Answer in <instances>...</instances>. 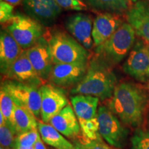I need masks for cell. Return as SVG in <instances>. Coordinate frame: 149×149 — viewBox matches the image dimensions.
Returning <instances> with one entry per match:
<instances>
[{
	"mask_svg": "<svg viewBox=\"0 0 149 149\" xmlns=\"http://www.w3.org/2000/svg\"><path fill=\"white\" fill-rule=\"evenodd\" d=\"M70 102L81 129L89 123L98 122V97L85 95H74L70 97Z\"/></svg>",
	"mask_w": 149,
	"mask_h": 149,
	"instance_id": "5bb4252c",
	"label": "cell"
},
{
	"mask_svg": "<svg viewBox=\"0 0 149 149\" xmlns=\"http://www.w3.org/2000/svg\"><path fill=\"white\" fill-rule=\"evenodd\" d=\"M37 128L42 140L49 146L56 149H74L75 148L72 143L64 138L62 134L50 124L38 122Z\"/></svg>",
	"mask_w": 149,
	"mask_h": 149,
	"instance_id": "44dd1931",
	"label": "cell"
},
{
	"mask_svg": "<svg viewBox=\"0 0 149 149\" xmlns=\"http://www.w3.org/2000/svg\"><path fill=\"white\" fill-rule=\"evenodd\" d=\"M0 149H6V148H3V147H1V148H0Z\"/></svg>",
	"mask_w": 149,
	"mask_h": 149,
	"instance_id": "d590c367",
	"label": "cell"
},
{
	"mask_svg": "<svg viewBox=\"0 0 149 149\" xmlns=\"http://www.w3.org/2000/svg\"><path fill=\"white\" fill-rule=\"evenodd\" d=\"M4 26L23 50L33 46L44 34L42 24L29 15L18 13L4 24Z\"/></svg>",
	"mask_w": 149,
	"mask_h": 149,
	"instance_id": "5b68a950",
	"label": "cell"
},
{
	"mask_svg": "<svg viewBox=\"0 0 149 149\" xmlns=\"http://www.w3.org/2000/svg\"><path fill=\"white\" fill-rule=\"evenodd\" d=\"M23 48L5 29L0 35V70L1 73L6 75L11 66L19 57Z\"/></svg>",
	"mask_w": 149,
	"mask_h": 149,
	"instance_id": "ac0fdd59",
	"label": "cell"
},
{
	"mask_svg": "<svg viewBox=\"0 0 149 149\" xmlns=\"http://www.w3.org/2000/svg\"><path fill=\"white\" fill-rule=\"evenodd\" d=\"M99 133L110 146L115 148H123L126 146L128 130L120 119L109 109L101 106L97 111Z\"/></svg>",
	"mask_w": 149,
	"mask_h": 149,
	"instance_id": "52a82bcc",
	"label": "cell"
},
{
	"mask_svg": "<svg viewBox=\"0 0 149 149\" xmlns=\"http://www.w3.org/2000/svg\"><path fill=\"white\" fill-rule=\"evenodd\" d=\"M88 66V63L54 64L49 80L53 85L59 88L74 87L84 77Z\"/></svg>",
	"mask_w": 149,
	"mask_h": 149,
	"instance_id": "30bf717a",
	"label": "cell"
},
{
	"mask_svg": "<svg viewBox=\"0 0 149 149\" xmlns=\"http://www.w3.org/2000/svg\"><path fill=\"white\" fill-rule=\"evenodd\" d=\"M22 4L27 15L42 25L53 24L62 9L55 0H24Z\"/></svg>",
	"mask_w": 149,
	"mask_h": 149,
	"instance_id": "7c38bea8",
	"label": "cell"
},
{
	"mask_svg": "<svg viewBox=\"0 0 149 149\" xmlns=\"http://www.w3.org/2000/svg\"><path fill=\"white\" fill-rule=\"evenodd\" d=\"M15 103L7 92L1 88L0 91V113L6 121H10Z\"/></svg>",
	"mask_w": 149,
	"mask_h": 149,
	"instance_id": "cb8c5ba5",
	"label": "cell"
},
{
	"mask_svg": "<svg viewBox=\"0 0 149 149\" xmlns=\"http://www.w3.org/2000/svg\"><path fill=\"white\" fill-rule=\"evenodd\" d=\"M93 26L92 18L84 13L72 15L66 22V28L70 35L88 51L94 46L92 36Z\"/></svg>",
	"mask_w": 149,
	"mask_h": 149,
	"instance_id": "4fadbf2b",
	"label": "cell"
},
{
	"mask_svg": "<svg viewBox=\"0 0 149 149\" xmlns=\"http://www.w3.org/2000/svg\"><path fill=\"white\" fill-rule=\"evenodd\" d=\"M130 149H149V130L137 128L130 138Z\"/></svg>",
	"mask_w": 149,
	"mask_h": 149,
	"instance_id": "d4e9b609",
	"label": "cell"
},
{
	"mask_svg": "<svg viewBox=\"0 0 149 149\" xmlns=\"http://www.w3.org/2000/svg\"><path fill=\"white\" fill-rule=\"evenodd\" d=\"M40 136V134L39 133L38 128L19 134L16 137L15 147L33 146Z\"/></svg>",
	"mask_w": 149,
	"mask_h": 149,
	"instance_id": "484cf974",
	"label": "cell"
},
{
	"mask_svg": "<svg viewBox=\"0 0 149 149\" xmlns=\"http://www.w3.org/2000/svg\"><path fill=\"white\" fill-rule=\"evenodd\" d=\"M135 31L128 23H123L109 39L95 48V55L111 66L120 63L133 47Z\"/></svg>",
	"mask_w": 149,
	"mask_h": 149,
	"instance_id": "3957f363",
	"label": "cell"
},
{
	"mask_svg": "<svg viewBox=\"0 0 149 149\" xmlns=\"http://www.w3.org/2000/svg\"><path fill=\"white\" fill-rule=\"evenodd\" d=\"M130 1H131L132 2H134V3H135V2H137V1H139V0H130Z\"/></svg>",
	"mask_w": 149,
	"mask_h": 149,
	"instance_id": "d6a6232c",
	"label": "cell"
},
{
	"mask_svg": "<svg viewBox=\"0 0 149 149\" xmlns=\"http://www.w3.org/2000/svg\"><path fill=\"white\" fill-rule=\"evenodd\" d=\"M91 8L104 13L120 15L128 10V0H84Z\"/></svg>",
	"mask_w": 149,
	"mask_h": 149,
	"instance_id": "7402d4cb",
	"label": "cell"
},
{
	"mask_svg": "<svg viewBox=\"0 0 149 149\" xmlns=\"http://www.w3.org/2000/svg\"><path fill=\"white\" fill-rule=\"evenodd\" d=\"M61 8L66 10H85L88 6L83 0H55Z\"/></svg>",
	"mask_w": 149,
	"mask_h": 149,
	"instance_id": "83f0119b",
	"label": "cell"
},
{
	"mask_svg": "<svg viewBox=\"0 0 149 149\" xmlns=\"http://www.w3.org/2000/svg\"><path fill=\"white\" fill-rule=\"evenodd\" d=\"M48 124L68 138L79 137L81 133L79 121L70 104L55 115Z\"/></svg>",
	"mask_w": 149,
	"mask_h": 149,
	"instance_id": "e0dca14e",
	"label": "cell"
},
{
	"mask_svg": "<svg viewBox=\"0 0 149 149\" xmlns=\"http://www.w3.org/2000/svg\"><path fill=\"white\" fill-rule=\"evenodd\" d=\"M126 20L138 36L149 42V1L139 0L126 12Z\"/></svg>",
	"mask_w": 149,
	"mask_h": 149,
	"instance_id": "2e32d148",
	"label": "cell"
},
{
	"mask_svg": "<svg viewBox=\"0 0 149 149\" xmlns=\"http://www.w3.org/2000/svg\"><path fill=\"white\" fill-rule=\"evenodd\" d=\"M34 149H46L45 145L44 144V141L42 140L41 136L38 137L36 142L34 145Z\"/></svg>",
	"mask_w": 149,
	"mask_h": 149,
	"instance_id": "f546056e",
	"label": "cell"
},
{
	"mask_svg": "<svg viewBox=\"0 0 149 149\" xmlns=\"http://www.w3.org/2000/svg\"><path fill=\"white\" fill-rule=\"evenodd\" d=\"M74 149H80V148H77V147H76V146H75V148H74Z\"/></svg>",
	"mask_w": 149,
	"mask_h": 149,
	"instance_id": "e575fe53",
	"label": "cell"
},
{
	"mask_svg": "<svg viewBox=\"0 0 149 149\" xmlns=\"http://www.w3.org/2000/svg\"><path fill=\"white\" fill-rule=\"evenodd\" d=\"M8 79L24 83L40 85L42 80L39 77L28 57L26 50H24L10 67L6 75Z\"/></svg>",
	"mask_w": 149,
	"mask_h": 149,
	"instance_id": "d6986e66",
	"label": "cell"
},
{
	"mask_svg": "<svg viewBox=\"0 0 149 149\" xmlns=\"http://www.w3.org/2000/svg\"><path fill=\"white\" fill-rule=\"evenodd\" d=\"M17 135L15 130L10 121L0 126V143L1 147L6 149H13L15 147Z\"/></svg>",
	"mask_w": 149,
	"mask_h": 149,
	"instance_id": "603a6c76",
	"label": "cell"
},
{
	"mask_svg": "<svg viewBox=\"0 0 149 149\" xmlns=\"http://www.w3.org/2000/svg\"><path fill=\"white\" fill-rule=\"evenodd\" d=\"M111 65L96 55L88 64L84 77L72 88L73 95L96 97L102 100L113 96L117 85V78Z\"/></svg>",
	"mask_w": 149,
	"mask_h": 149,
	"instance_id": "7a4b0ae2",
	"label": "cell"
},
{
	"mask_svg": "<svg viewBox=\"0 0 149 149\" xmlns=\"http://www.w3.org/2000/svg\"><path fill=\"white\" fill-rule=\"evenodd\" d=\"M53 64L88 63L90 53L72 35L54 31L48 38Z\"/></svg>",
	"mask_w": 149,
	"mask_h": 149,
	"instance_id": "277c9868",
	"label": "cell"
},
{
	"mask_svg": "<svg viewBox=\"0 0 149 149\" xmlns=\"http://www.w3.org/2000/svg\"><path fill=\"white\" fill-rule=\"evenodd\" d=\"M123 23L117 15L103 13L99 14L93 21L92 36L95 48L109 39Z\"/></svg>",
	"mask_w": 149,
	"mask_h": 149,
	"instance_id": "9a60e30c",
	"label": "cell"
},
{
	"mask_svg": "<svg viewBox=\"0 0 149 149\" xmlns=\"http://www.w3.org/2000/svg\"><path fill=\"white\" fill-rule=\"evenodd\" d=\"M1 1H6V2L10 3V4L13 6H17L18 5L19 3L23 2L24 0H1Z\"/></svg>",
	"mask_w": 149,
	"mask_h": 149,
	"instance_id": "4dcf8cb0",
	"label": "cell"
},
{
	"mask_svg": "<svg viewBox=\"0 0 149 149\" xmlns=\"http://www.w3.org/2000/svg\"><path fill=\"white\" fill-rule=\"evenodd\" d=\"M13 149H34V146L31 147H15Z\"/></svg>",
	"mask_w": 149,
	"mask_h": 149,
	"instance_id": "1f68e13d",
	"label": "cell"
},
{
	"mask_svg": "<svg viewBox=\"0 0 149 149\" xmlns=\"http://www.w3.org/2000/svg\"><path fill=\"white\" fill-rule=\"evenodd\" d=\"M124 72L140 82L149 81V51L141 40L134 44L123 65Z\"/></svg>",
	"mask_w": 149,
	"mask_h": 149,
	"instance_id": "ba28073f",
	"label": "cell"
},
{
	"mask_svg": "<svg viewBox=\"0 0 149 149\" xmlns=\"http://www.w3.org/2000/svg\"><path fill=\"white\" fill-rule=\"evenodd\" d=\"M10 122L17 135L36 129L38 126L36 117L29 110L15 104Z\"/></svg>",
	"mask_w": 149,
	"mask_h": 149,
	"instance_id": "ffe728a7",
	"label": "cell"
},
{
	"mask_svg": "<svg viewBox=\"0 0 149 149\" xmlns=\"http://www.w3.org/2000/svg\"><path fill=\"white\" fill-rule=\"evenodd\" d=\"M14 6L6 1H0V21L1 24L8 22L14 15Z\"/></svg>",
	"mask_w": 149,
	"mask_h": 149,
	"instance_id": "f1b7e54d",
	"label": "cell"
},
{
	"mask_svg": "<svg viewBox=\"0 0 149 149\" xmlns=\"http://www.w3.org/2000/svg\"><path fill=\"white\" fill-rule=\"evenodd\" d=\"M148 88H149V83H148Z\"/></svg>",
	"mask_w": 149,
	"mask_h": 149,
	"instance_id": "8d00e7d4",
	"label": "cell"
},
{
	"mask_svg": "<svg viewBox=\"0 0 149 149\" xmlns=\"http://www.w3.org/2000/svg\"><path fill=\"white\" fill-rule=\"evenodd\" d=\"M74 146L80 149H114L113 147L104 144L102 140H93L81 136L74 141Z\"/></svg>",
	"mask_w": 149,
	"mask_h": 149,
	"instance_id": "4316f807",
	"label": "cell"
},
{
	"mask_svg": "<svg viewBox=\"0 0 149 149\" xmlns=\"http://www.w3.org/2000/svg\"><path fill=\"white\" fill-rule=\"evenodd\" d=\"M42 104L41 118L43 122L48 123L68 104V100L63 90L52 84H44L40 86Z\"/></svg>",
	"mask_w": 149,
	"mask_h": 149,
	"instance_id": "9c48e42d",
	"label": "cell"
},
{
	"mask_svg": "<svg viewBox=\"0 0 149 149\" xmlns=\"http://www.w3.org/2000/svg\"><path fill=\"white\" fill-rule=\"evenodd\" d=\"M40 86L35 84L8 79L1 83V88L8 93L17 105L26 108L36 118H40L42 104Z\"/></svg>",
	"mask_w": 149,
	"mask_h": 149,
	"instance_id": "8992f818",
	"label": "cell"
},
{
	"mask_svg": "<svg viewBox=\"0 0 149 149\" xmlns=\"http://www.w3.org/2000/svg\"><path fill=\"white\" fill-rule=\"evenodd\" d=\"M108 105L124 125L137 128L144 122L149 97L139 85L122 82L116 86Z\"/></svg>",
	"mask_w": 149,
	"mask_h": 149,
	"instance_id": "6da1fadb",
	"label": "cell"
},
{
	"mask_svg": "<svg viewBox=\"0 0 149 149\" xmlns=\"http://www.w3.org/2000/svg\"><path fill=\"white\" fill-rule=\"evenodd\" d=\"M26 51L39 77L43 81L49 79L54 64L48 40L41 37L34 45L26 49Z\"/></svg>",
	"mask_w": 149,
	"mask_h": 149,
	"instance_id": "8fae6325",
	"label": "cell"
},
{
	"mask_svg": "<svg viewBox=\"0 0 149 149\" xmlns=\"http://www.w3.org/2000/svg\"><path fill=\"white\" fill-rule=\"evenodd\" d=\"M147 44V47H148V51H149V42H148V44Z\"/></svg>",
	"mask_w": 149,
	"mask_h": 149,
	"instance_id": "836d02e7",
	"label": "cell"
}]
</instances>
